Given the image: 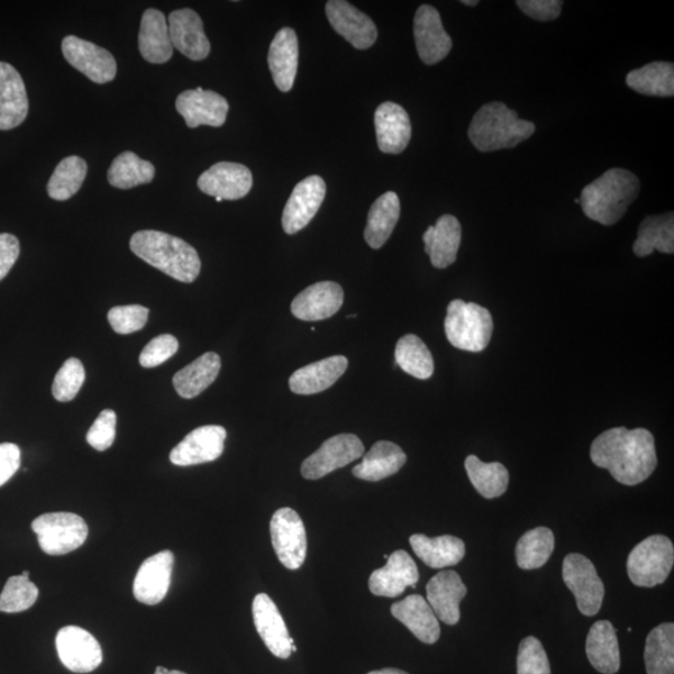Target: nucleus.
Returning a JSON list of instances; mask_svg holds the SVG:
<instances>
[{"label":"nucleus","instance_id":"obj_57","mask_svg":"<svg viewBox=\"0 0 674 674\" xmlns=\"http://www.w3.org/2000/svg\"><path fill=\"white\" fill-rule=\"evenodd\" d=\"M22 576L30 578V571H23Z\"/></svg>","mask_w":674,"mask_h":674},{"label":"nucleus","instance_id":"obj_18","mask_svg":"<svg viewBox=\"0 0 674 674\" xmlns=\"http://www.w3.org/2000/svg\"><path fill=\"white\" fill-rule=\"evenodd\" d=\"M175 553L161 551L145 560L134 580V597L139 603L155 606L168 595L175 569Z\"/></svg>","mask_w":674,"mask_h":674},{"label":"nucleus","instance_id":"obj_5","mask_svg":"<svg viewBox=\"0 0 674 674\" xmlns=\"http://www.w3.org/2000/svg\"><path fill=\"white\" fill-rule=\"evenodd\" d=\"M445 333L453 348L481 352L491 341L494 321L487 308L457 299L448 306Z\"/></svg>","mask_w":674,"mask_h":674},{"label":"nucleus","instance_id":"obj_23","mask_svg":"<svg viewBox=\"0 0 674 674\" xmlns=\"http://www.w3.org/2000/svg\"><path fill=\"white\" fill-rule=\"evenodd\" d=\"M344 304V290L333 281L316 282L291 303V313L303 322H322L334 316Z\"/></svg>","mask_w":674,"mask_h":674},{"label":"nucleus","instance_id":"obj_51","mask_svg":"<svg viewBox=\"0 0 674 674\" xmlns=\"http://www.w3.org/2000/svg\"><path fill=\"white\" fill-rule=\"evenodd\" d=\"M516 4L532 20L550 22L560 16L563 3L559 0H518Z\"/></svg>","mask_w":674,"mask_h":674},{"label":"nucleus","instance_id":"obj_31","mask_svg":"<svg viewBox=\"0 0 674 674\" xmlns=\"http://www.w3.org/2000/svg\"><path fill=\"white\" fill-rule=\"evenodd\" d=\"M139 50L142 57L151 64H164L172 57L175 47H172L167 18L158 9H147L143 14Z\"/></svg>","mask_w":674,"mask_h":674},{"label":"nucleus","instance_id":"obj_39","mask_svg":"<svg viewBox=\"0 0 674 674\" xmlns=\"http://www.w3.org/2000/svg\"><path fill=\"white\" fill-rule=\"evenodd\" d=\"M647 674L674 673V625L663 624L650 632L645 641Z\"/></svg>","mask_w":674,"mask_h":674},{"label":"nucleus","instance_id":"obj_22","mask_svg":"<svg viewBox=\"0 0 674 674\" xmlns=\"http://www.w3.org/2000/svg\"><path fill=\"white\" fill-rule=\"evenodd\" d=\"M420 580L415 561L406 551L398 550L387 558L385 568L373 571L369 580L372 595L394 598L407 587H416Z\"/></svg>","mask_w":674,"mask_h":674},{"label":"nucleus","instance_id":"obj_58","mask_svg":"<svg viewBox=\"0 0 674 674\" xmlns=\"http://www.w3.org/2000/svg\"><path fill=\"white\" fill-rule=\"evenodd\" d=\"M215 199H216V202H217V203L223 202V199H221V198H215Z\"/></svg>","mask_w":674,"mask_h":674},{"label":"nucleus","instance_id":"obj_43","mask_svg":"<svg viewBox=\"0 0 674 674\" xmlns=\"http://www.w3.org/2000/svg\"><path fill=\"white\" fill-rule=\"evenodd\" d=\"M554 549V536L548 527H537L526 532L516 546V561L523 570L544 566Z\"/></svg>","mask_w":674,"mask_h":674},{"label":"nucleus","instance_id":"obj_54","mask_svg":"<svg viewBox=\"0 0 674 674\" xmlns=\"http://www.w3.org/2000/svg\"><path fill=\"white\" fill-rule=\"evenodd\" d=\"M369 674H408V673L401 671V670H396V669H384L380 671L370 672Z\"/></svg>","mask_w":674,"mask_h":674},{"label":"nucleus","instance_id":"obj_34","mask_svg":"<svg viewBox=\"0 0 674 674\" xmlns=\"http://www.w3.org/2000/svg\"><path fill=\"white\" fill-rule=\"evenodd\" d=\"M407 461L406 453L394 442L379 441L352 469L355 478L378 482L395 475Z\"/></svg>","mask_w":674,"mask_h":674},{"label":"nucleus","instance_id":"obj_30","mask_svg":"<svg viewBox=\"0 0 674 674\" xmlns=\"http://www.w3.org/2000/svg\"><path fill=\"white\" fill-rule=\"evenodd\" d=\"M269 68L281 92L293 89L299 66V42L294 30L282 29L272 40L269 49Z\"/></svg>","mask_w":674,"mask_h":674},{"label":"nucleus","instance_id":"obj_14","mask_svg":"<svg viewBox=\"0 0 674 674\" xmlns=\"http://www.w3.org/2000/svg\"><path fill=\"white\" fill-rule=\"evenodd\" d=\"M326 184L322 177L313 176L300 181L291 193L282 213V227L289 235L303 231L313 221L324 203Z\"/></svg>","mask_w":674,"mask_h":674},{"label":"nucleus","instance_id":"obj_42","mask_svg":"<svg viewBox=\"0 0 674 674\" xmlns=\"http://www.w3.org/2000/svg\"><path fill=\"white\" fill-rule=\"evenodd\" d=\"M397 366L409 377L427 380L433 377L435 366L433 353L420 337L408 334L397 341L395 349Z\"/></svg>","mask_w":674,"mask_h":674},{"label":"nucleus","instance_id":"obj_7","mask_svg":"<svg viewBox=\"0 0 674 674\" xmlns=\"http://www.w3.org/2000/svg\"><path fill=\"white\" fill-rule=\"evenodd\" d=\"M38 536L43 552L49 555H63L83 546L88 537V526L83 518L70 513L44 514L32 524Z\"/></svg>","mask_w":674,"mask_h":674},{"label":"nucleus","instance_id":"obj_25","mask_svg":"<svg viewBox=\"0 0 674 674\" xmlns=\"http://www.w3.org/2000/svg\"><path fill=\"white\" fill-rule=\"evenodd\" d=\"M30 102L20 71L0 61V131H12L29 115Z\"/></svg>","mask_w":674,"mask_h":674},{"label":"nucleus","instance_id":"obj_15","mask_svg":"<svg viewBox=\"0 0 674 674\" xmlns=\"http://www.w3.org/2000/svg\"><path fill=\"white\" fill-rule=\"evenodd\" d=\"M326 15L334 31L353 48L366 50L378 41L379 32L371 18L345 0L327 2Z\"/></svg>","mask_w":674,"mask_h":674},{"label":"nucleus","instance_id":"obj_56","mask_svg":"<svg viewBox=\"0 0 674 674\" xmlns=\"http://www.w3.org/2000/svg\"><path fill=\"white\" fill-rule=\"evenodd\" d=\"M461 3L464 5H471V7H475L479 4L478 0H462Z\"/></svg>","mask_w":674,"mask_h":674},{"label":"nucleus","instance_id":"obj_48","mask_svg":"<svg viewBox=\"0 0 674 674\" xmlns=\"http://www.w3.org/2000/svg\"><path fill=\"white\" fill-rule=\"evenodd\" d=\"M149 308L142 305L116 306L109 310L108 322L120 335H130L143 329L148 323Z\"/></svg>","mask_w":674,"mask_h":674},{"label":"nucleus","instance_id":"obj_36","mask_svg":"<svg viewBox=\"0 0 674 674\" xmlns=\"http://www.w3.org/2000/svg\"><path fill=\"white\" fill-rule=\"evenodd\" d=\"M401 213L400 199L394 191L381 195L370 209L366 227L367 243L372 249H380L390 239Z\"/></svg>","mask_w":674,"mask_h":674},{"label":"nucleus","instance_id":"obj_45","mask_svg":"<svg viewBox=\"0 0 674 674\" xmlns=\"http://www.w3.org/2000/svg\"><path fill=\"white\" fill-rule=\"evenodd\" d=\"M38 587L30 578L13 576L8 580L0 595V613L18 614L30 609L38 599Z\"/></svg>","mask_w":674,"mask_h":674},{"label":"nucleus","instance_id":"obj_6","mask_svg":"<svg viewBox=\"0 0 674 674\" xmlns=\"http://www.w3.org/2000/svg\"><path fill=\"white\" fill-rule=\"evenodd\" d=\"M673 563L674 548L669 537H647L628 555V577L636 586L652 588L669 578Z\"/></svg>","mask_w":674,"mask_h":674},{"label":"nucleus","instance_id":"obj_46","mask_svg":"<svg viewBox=\"0 0 674 674\" xmlns=\"http://www.w3.org/2000/svg\"><path fill=\"white\" fill-rule=\"evenodd\" d=\"M86 381V369L83 363L76 358H71L63 363L56 379L53 382V396L60 403H69L76 398L81 386Z\"/></svg>","mask_w":674,"mask_h":674},{"label":"nucleus","instance_id":"obj_3","mask_svg":"<svg viewBox=\"0 0 674 674\" xmlns=\"http://www.w3.org/2000/svg\"><path fill=\"white\" fill-rule=\"evenodd\" d=\"M131 249L153 268L186 284L195 281L202 269V261L193 246L166 233H135L131 239Z\"/></svg>","mask_w":674,"mask_h":674},{"label":"nucleus","instance_id":"obj_55","mask_svg":"<svg viewBox=\"0 0 674 674\" xmlns=\"http://www.w3.org/2000/svg\"><path fill=\"white\" fill-rule=\"evenodd\" d=\"M155 674H187V673L180 672V671H169L164 667H158L157 671H155Z\"/></svg>","mask_w":674,"mask_h":674},{"label":"nucleus","instance_id":"obj_28","mask_svg":"<svg viewBox=\"0 0 674 674\" xmlns=\"http://www.w3.org/2000/svg\"><path fill=\"white\" fill-rule=\"evenodd\" d=\"M391 615L405 625L418 641L434 644L439 641L441 628L439 619L429 603L420 595H412L391 607Z\"/></svg>","mask_w":674,"mask_h":674},{"label":"nucleus","instance_id":"obj_2","mask_svg":"<svg viewBox=\"0 0 674 674\" xmlns=\"http://www.w3.org/2000/svg\"><path fill=\"white\" fill-rule=\"evenodd\" d=\"M640 179L626 169L614 168L582 190L583 213L605 226L617 224L639 196Z\"/></svg>","mask_w":674,"mask_h":674},{"label":"nucleus","instance_id":"obj_9","mask_svg":"<svg viewBox=\"0 0 674 674\" xmlns=\"http://www.w3.org/2000/svg\"><path fill=\"white\" fill-rule=\"evenodd\" d=\"M272 548L278 559L289 570L303 566L306 552V530L302 517L293 508L278 509L270 523Z\"/></svg>","mask_w":674,"mask_h":674},{"label":"nucleus","instance_id":"obj_35","mask_svg":"<svg viewBox=\"0 0 674 674\" xmlns=\"http://www.w3.org/2000/svg\"><path fill=\"white\" fill-rule=\"evenodd\" d=\"M222 369V360L215 352H206L172 378L180 397L194 398L213 384Z\"/></svg>","mask_w":674,"mask_h":674},{"label":"nucleus","instance_id":"obj_16","mask_svg":"<svg viewBox=\"0 0 674 674\" xmlns=\"http://www.w3.org/2000/svg\"><path fill=\"white\" fill-rule=\"evenodd\" d=\"M414 35L418 56L427 66L440 63L452 49V40L443 30L440 13L433 5L417 9Z\"/></svg>","mask_w":674,"mask_h":674},{"label":"nucleus","instance_id":"obj_4","mask_svg":"<svg viewBox=\"0 0 674 674\" xmlns=\"http://www.w3.org/2000/svg\"><path fill=\"white\" fill-rule=\"evenodd\" d=\"M536 132L531 122L520 120L517 113L504 103H488L473 116L469 138L482 153L513 149L530 139Z\"/></svg>","mask_w":674,"mask_h":674},{"label":"nucleus","instance_id":"obj_53","mask_svg":"<svg viewBox=\"0 0 674 674\" xmlns=\"http://www.w3.org/2000/svg\"><path fill=\"white\" fill-rule=\"evenodd\" d=\"M21 254L20 240L12 234H0V281L14 267Z\"/></svg>","mask_w":674,"mask_h":674},{"label":"nucleus","instance_id":"obj_26","mask_svg":"<svg viewBox=\"0 0 674 674\" xmlns=\"http://www.w3.org/2000/svg\"><path fill=\"white\" fill-rule=\"evenodd\" d=\"M378 145L382 153H403L412 141V121L405 109L398 104L382 103L375 113Z\"/></svg>","mask_w":674,"mask_h":674},{"label":"nucleus","instance_id":"obj_19","mask_svg":"<svg viewBox=\"0 0 674 674\" xmlns=\"http://www.w3.org/2000/svg\"><path fill=\"white\" fill-rule=\"evenodd\" d=\"M198 187L204 194L223 200H239L250 193L251 171L238 162L214 164L198 179Z\"/></svg>","mask_w":674,"mask_h":674},{"label":"nucleus","instance_id":"obj_29","mask_svg":"<svg viewBox=\"0 0 674 674\" xmlns=\"http://www.w3.org/2000/svg\"><path fill=\"white\" fill-rule=\"evenodd\" d=\"M348 367L349 360L341 355L310 363L291 375L290 390L297 395L323 393L344 375Z\"/></svg>","mask_w":674,"mask_h":674},{"label":"nucleus","instance_id":"obj_1","mask_svg":"<svg viewBox=\"0 0 674 674\" xmlns=\"http://www.w3.org/2000/svg\"><path fill=\"white\" fill-rule=\"evenodd\" d=\"M589 454L597 468L609 471L626 486L640 485L659 463L654 437L645 429H609L592 442Z\"/></svg>","mask_w":674,"mask_h":674},{"label":"nucleus","instance_id":"obj_44","mask_svg":"<svg viewBox=\"0 0 674 674\" xmlns=\"http://www.w3.org/2000/svg\"><path fill=\"white\" fill-rule=\"evenodd\" d=\"M87 171L86 160L77 155L63 159L48 181V195L58 202H66L83 186Z\"/></svg>","mask_w":674,"mask_h":674},{"label":"nucleus","instance_id":"obj_50","mask_svg":"<svg viewBox=\"0 0 674 674\" xmlns=\"http://www.w3.org/2000/svg\"><path fill=\"white\" fill-rule=\"evenodd\" d=\"M116 414L113 409H104L87 434V441L97 451H105L115 441Z\"/></svg>","mask_w":674,"mask_h":674},{"label":"nucleus","instance_id":"obj_17","mask_svg":"<svg viewBox=\"0 0 674 674\" xmlns=\"http://www.w3.org/2000/svg\"><path fill=\"white\" fill-rule=\"evenodd\" d=\"M177 111L191 130L200 125L221 127L226 122L229 103L213 90H186L177 99Z\"/></svg>","mask_w":674,"mask_h":674},{"label":"nucleus","instance_id":"obj_13","mask_svg":"<svg viewBox=\"0 0 674 674\" xmlns=\"http://www.w3.org/2000/svg\"><path fill=\"white\" fill-rule=\"evenodd\" d=\"M226 435L223 426L198 427L171 450L170 461L181 468L213 462L224 452Z\"/></svg>","mask_w":674,"mask_h":674},{"label":"nucleus","instance_id":"obj_37","mask_svg":"<svg viewBox=\"0 0 674 674\" xmlns=\"http://www.w3.org/2000/svg\"><path fill=\"white\" fill-rule=\"evenodd\" d=\"M674 252L673 213L647 216L640 225L639 235L633 244V251L639 258L649 257L653 251Z\"/></svg>","mask_w":674,"mask_h":674},{"label":"nucleus","instance_id":"obj_11","mask_svg":"<svg viewBox=\"0 0 674 674\" xmlns=\"http://www.w3.org/2000/svg\"><path fill=\"white\" fill-rule=\"evenodd\" d=\"M63 56L80 72L97 85H105L115 79L116 61L111 52L94 43L68 35L61 43Z\"/></svg>","mask_w":674,"mask_h":674},{"label":"nucleus","instance_id":"obj_49","mask_svg":"<svg viewBox=\"0 0 674 674\" xmlns=\"http://www.w3.org/2000/svg\"><path fill=\"white\" fill-rule=\"evenodd\" d=\"M179 350V341L176 336L164 334L154 339L143 349L139 362L143 368L151 369L168 361Z\"/></svg>","mask_w":674,"mask_h":674},{"label":"nucleus","instance_id":"obj_10","mask_svg":"<svg viewBox=\"0 0 674 674\" xmlns=\"http://www.w3.org/2000/svg\"><path fill=\"white\" fill-rule=\"evenodd\" d=\"M363 452L366 448L357 435H336L303 462L302 475L307 480L323 479L335 470L357 461Z\"/></svg>","mask_w":674,"mask_h":674},{"label":"nucleus","instance_id":"obj_24","mask_svg":"<svg viewBox=\"0 0 674 674\" xmlns=\"http://www.w3.org/2000/svg\"><path fill=\"white\" fill-rule=\"evenodd\" d=\"M427 603L433 608L437 619L446 625L459 624L461 613L460 604L468 595L460 575L454 571H441L434 576L426 586Z\"/></svg>","mask_w":674,"mask_h":674},{"label":"nucleus","instance_id":"obj_33","mask_svg":"<svg viewBox=\"0 0 674 674\" xmlns=\"http://www.w3.org/2000/svg\"><path fill=\"white\" fill-rule=\"evenodd\" d=\"M587 659L599 673L615 674L621 667V653L617 632L609 621H598L591 627L586 641Z\"/></svg>","mask_w":674,"mask_h":674},{"label":"nucleus","instance_id":"obj_38","mask_svg":"<svg viewBox=\"0 0 674 674\" xmlns=\"http://www.w3.org/2000/svg\"><path fill=\"white\" fill-rule=\"evenodd\" d=\"M627 86L634 92L660 98L674 96V67L669 61H654L628 72Z\"/></svg>","mask_w":674,"mask_h":674},{"label":"nucleus","instance_id":"obj_40","mask_svg":"<svg viewBox=\"0 0 674 674\" xmlns=\"http://www.w3.org/2000/svg\"><path fill=\"white\" fill-rule=\"evenodd\" d=\"M155 167L132 151H124L113 160L108 170V181L116 189H132L151 183Z\"/></svg>","mask_w":674,"mask_h":674},{"label":"nucleus","instance_id":"obj_59","mask_svg":"<svg viewBox=\"0 0 674 674\" xmlns=\"http://www.w3.org/2000/svg\"><path fill=\"white\" fill-rule=\"evenodd\" d=\"M575 203H576V204H580V199H578V198H577V199H575Z\"/></svg>","mask_w":674,"mask_h":674},{"label":"nucleus","instance_id":"obj_52","mask_svg":"<svg viewBox=\"0 0 674 674\" xmlns=\"http://www.w3.org/2000/svg\"><path fill=\"white\" fill-rule=\"evenodd\" d=\"M22 453L15 443H0V487L11 480L21 468Z\"/></svg>","mask_w":674,"mask_h":674},{"label":"nucleus","instance_id":"obj_20","mask_svg":"<svg viewBox=\"0 0 674 674\" xmlns=\"http://www.w3.org/2000/svg\"><path fill=\"white\" fill-rule=\"evenodd\" d=\"M252 617L255 627L268 650L281 660L290 659L291 645L295 644L291 639L284 618L279 608L268 595L260 594L254 598Z\"/></svg>","mask_w":674,"mask_h":674},{"label":"nucleus","instance_id":"obj_21","mask_svg":"<svg viewBox=\"0 0 674 674\" xmlns=\"http://www.w3.org/2000/svg\"><path fill=\"white\" fill-rule=\"evenodd\" d=\"M168 25L172 47L183 56L199 61L211 54V42L205 35L202 18L193 9H178L170 13Z\"/></svg>","mask_w":674,"mask_h":674},{"label":"nucleus","instance_id":"obj_41","mask_svg":"<svg viewBox=\"0 0 674 674\" xmlns=\"http://www.w3.org/2000/svg\"><path fill=\"white\" fill-rule=\"evenodd\" d=\"M469 479L479 494L485 498L503 496L508 487L509 475L503 463L482 462L475 454L464 461Z\"/></svg>","mask_w":674,"mask_h":674},{"label":"nucleus","instance_id":"obj_32","mask_svg":"<svg viewBox=\"0 0 674 674\" xmlns=\"http://www.w3.org/2000/svg\"><path fill=\"white\" fill-rule=\"evenodd\" d=\"M409 544L417 558L431 569L457 566L467 553V546L458 537L450 535L430 539L418 533L409 537Z\"/></svg>","mask_w":674,"mask_h":674},{"label":"nucleus","instance_id":"obj_8","mask_svg":"<svg viewBox=\"0 0 674 674\" xmlns=\"http://www.w3.org/2000/svg\"><path fill=\"white\" fill-rule=\"evenodd\" d=\"M562 576L575 595L580 613L588 617L597 615L603 607L605 586L595 564L583 554L570 553L563 561Z\"/></svg>","mask_w":674,"mask_h":674},{"label":"nucleus","instance_id":"obj_47","mask_svg":"<svg viewBox=\"0 0 674 674\" xmlns=\"http://www.w3.org/2000/svg\"><path fill=\"white\" fill-rule=\"evenodd\" d=\"M517 674H551L548 653L536 637H526L518 647Z\"/></svg>","mask_w":674,"mask_h":674},{"label":"nucleus","instance_id":"obj_12","mask_svg":"<svg viewBox=\"0 0 674 674\" xmlns=\"http://www.w3.org/2000/svg\"><path fill=\"white\" fill-rule=\"evenodd\" d=\"M56 645L61 663L71 672H93L103 662L102 647L85 628L63 627L57 634Z\"/></svg>","mask_w":674,"mask_h":674},{"label":"nucleus","instance_id":"obj_27","mask_svg":"<svg viewBox=\"0 0 674 674\" xmlns=\"http://www.w3.org/2000/svg\"><path fill=\"white\" fill-rule=\"evenodd\" d=\"M425 251L436 269H446L458 259L462 239L461 224L453 215H442L423 236Z\"/></svg>","mask_w":674,"mask_h":674}]
</instances>
